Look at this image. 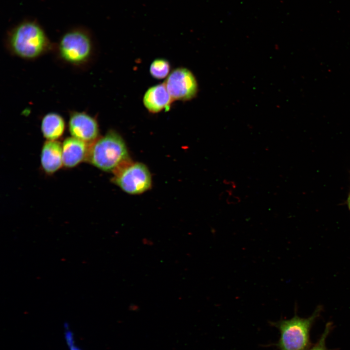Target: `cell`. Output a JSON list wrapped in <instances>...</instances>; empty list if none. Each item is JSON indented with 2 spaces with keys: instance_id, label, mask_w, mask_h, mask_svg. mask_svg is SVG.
Instances as JSON below:
<instances>
[{
  "instance_id": "cell-4",
  "label": "cell",
  "mask_w": 350,
  "mask_h": 350,
  "mask_svg": "<svg viewBox=\"0 0 350 350\" xmlns=\"http://www.w3.org/2000/svg\"><path fill=\"white\" fill-rule=\"evenodd\" d=\"M322 307L318 306L308 317H300L295 312L293 317L269 322L277 328L280 336L278 342L273 344L279 350H307L312 345L310 332L315 321L320 316Z\"/></svg>"
},
{
  "instance_id": "cell-13",
  "label": "cell",
  "mask_w": 350,
  "mask_h": 350,
  "mask_svg": "<svg viewBox=\"0 0 350 350\" xmlns=\"http://www.w3.org/2000/svg\"><path fill=\"white\" fill-rule=\"evenodd\" d=\"M333 325L332 322H328L326 324L323 332L315 344L312 345L307 350H335L328 349L326 344V339L333 330Z\"/></svg>"
},
{
  "instance_id": "cell-10",
  "label": "cell",
  "mask_w": 350,
  "mask_h": 350,
  "mask_svg": "<svg viewBox=\"0 0 350 350\" xmlns=\"http://www.w3.org/2000/svg\"><path fill=\"white\" fill-rule=\"evenodd\" d=\"M40 160L42 167L47 173L57 171L63 164L62 144L57 140H47L42 147Z\"/></svg>"
},
{
  "instance_id": "cell-8",
  "label": "cell",
  "mask_w": 350,
  "mask_h": 350,
  "mask_svg": "<svg viewBox=\"0 0 350 350\" xmlns=\"http://www.w3.org/2000/svg\"><path fill=\"white\" fill-rule=\"evenodd\" d=\"M174 100L165 85L159 84L149 88L143 97V103L147 110L152 113H159L170 108Z\"/></svg>"
},
{
  "instance_id": "cell-3",
  "label": "cell",
  "mask_w": 350,
  "mask_h": 350,
  "mask_svg": "<svg viewBox=\"0 0 350 350\" xmlns=\"http://www.w3.org/2000/svg\"><path fill=\"white\" fill-rule=\"evenodd\" d=\"M90 144L86 159L102 171L114 173L131 161L123 139L114 130Z\"/></svg>"
},
{
  "instance_id": "cell-17",
  "label": "cell",
  "mask_w": 350,
  "mask_h": 350,
  "mask_svg": "<svg viewBox=\"0 0 350 350\" xmlns=\"http://www.w3.org/2000/svg\"><path fill=\"white\" fill-rule=\"evenodd\" d=\"M71 350H78L73 348V349H71Z\"/></svg>"
},
{
  "instance_id": "cell-7",
  "label": "cell",
  "mask_w": 350,
  "mask_h": 350,
  "mask_svg": "<svg viewBox=\"0 0 350 350\" xmlns=\"http://www.w3.org/2000/svg\"><path fill=\"white\" fill-rule=\"evenodd\" d=\"M68 127L72 137L87 143L90 144L99 138V127L97 120L86 112H70Z\"/></svg>"
},
{
  "instance_id": "cell-9",
  "label": "cell",
  "mask_w": 350,
  "mask_h": 350,
  "mask_svg": "<svg viewBox=\"0 0 350 350\" xmlns=\"http://www.w3.org/2000/svg\"><path fill=\"white\" fill-rule=\"evenodd\" d=\"M88 150L86 142L73 137L67 138L62 144L63 164L68 168L76 166L86 159Z\"/></svg>"
},
{
  "instance_id": "cell-2",
  "label": "cell",
  "mask_w": 350,
  "mask_h": 350,
  "mask_svg": "<svg viewBox=\"0 0 350 350\" xmlns=\"http://www.w3.org/2000/svg\"><path fill=\"white\" fill-rule=\"evenodd\" d=\"M59 62L74 69L89 67L95 56V47L89 31L82 27L71 29L54 44L52 51Z\"/></svg>"
},
{
  "instance_id": "cell-14",
  "label": "cell",
  "mask_w": 350,
  "mask_h": 350,
  "mask_svg": "<svg viewBox=\"0 0 350 350\" xmlns=\"http://www.w3.org/2000/svg\"><path fill=\"white\" fill-rule=\"evenodd\" d=\"M226 201L229 205H234L240 202L241 198L238 196L232 193L227 198Z\"/></svg>"
},
{
  "instance_id": "cell-1",
  "label": "cell",
  "mask_w": 350,
  "mask_h": 350,
  "mask_svg": "<svg viewBox=\"0 0 350 350\" xmlns=\"http://www.w3.org/2000/svg\"><path fill=\"white\" fill-rule=\"evenodd\" d=\"M4 44L8 52L18 58L35 60L52 52V43L41 26L35 20H25L10 29Z\"/></svg>"
},
{
  "instance_id": "cell-11",
  "label": "cell",
  "mask_w": 350,
  "mask_h": 350,
  "mask_svg": "<svg viewBox=\"0 0 350 350\" xmlns=\"http://www.w3.org/2000/svg\"><path fill=\"white\" fill-rule=\"evenodd\" d=\"M65 128L63 117L57 113H48L42 119L41 130L47 140H56L63 135Z\"/></svg>"
},
{
  "instance_id": "cell-16",
  "label": "cell",
  "mask_w": 350,
  "mask_h": 350,
  "mask_svg": "<svg viewBox=\"0 0 350 350\" xmlns=\"http://www.w3.org/2000/svg\"><path fill=\"white\" fill-rule=\"evenodd\" d=\"M347 203H348V207L350 210V193L348 198Z\"/></svg>"
},
{
  "instance_id": "cell-12",
  "label": "cell",
  "mask_w": 350,
  "mask_h": 350,
  "mask_svg": "<svg viewBox=\"0 0 350 350\" xmlns=\"http://www.w3.org/2000/svg\"><path fill=\"white\" fill-rule=\"evenodd\" d=\"M170 64L164 58L155 59L149 67L150 74L153 78L157 79L167 78L170 73Z\"/></svg>"
},
{
  "instance_id": "cell-15",
  "label": "cell",
  "mask_w": 350,
  "mask_h": 350,
  "mask_svg": "<svg viewBox=\"0 0 350 350\" xmlns=\"http://www.w3.org/2000/svg\"><path fill=\"white\" fill-rule=\"evenodd\" d=\"M223 183L226 186L230 187L232 189H234L236 187V184L233 181L225 179Z\"/></svg>"
},
{
  "instance_id": "cell-5",
  "label": "cell",
  "mask_w": 350,
  "mask_h": 350,
  "mask_svg": "<svg viewBox=\"0 0 350 350\" xmlns=\"http://www.w3.org/2000/svg\"><path fill=\"white\" fill-rule=\"evenodd\" d=\"M113 173V182L127 193L141 194L151 187V173L142 163L130 161Z\"/></svg>"
},
{
  "instance_id": "cell-6",
  "label": "cell",
  "mask_w": 350,
  "mask_h": 350,
  "mask_svg": "<svg viewBox=\"0 0 350 350\" xmlns=\"http://www.w3.org/2000/svg\"><path fill=\"white\" fill-rule=\"evenodd\" d=\"M164 84L173 100L189 101L196 96L198 91L194 75L184 67H178L172 70Z\"/></svg>"
}]
</instances>
